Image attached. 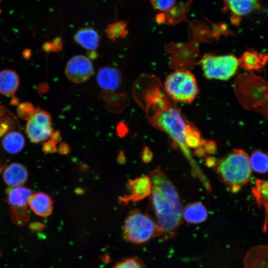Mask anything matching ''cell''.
I'll list each match as a JSON object with an SVG mask.
<instances>
[{
  "mask_svg": "<svg viewBox=\"0 0 268 268\" xmlns=\"http://www.w3.org/2000/svg\"><path fill=\"white\" fill-rule=\"evenodd\" d=\"M53 132L50 114L41 109H35L26 126V133L30 140L34 143L44 141L50 137Z\"/></svg>",
  "mask_w": 268,
  "mask_h": 268,
  "instance_id": "52a82bcc",
  "label": "cell"
},
{
  "mask_svg": "<svg viewBox=\"0 0 268 268\" xmlns=\"http://www.w3.org/2000/svg\"><path fill=\"white\" fill-rule=\"evenodd\" d=\"M19 85V78L17 73L11 69L0 71V93L12 95Z\"/></svg>",
  "mask_w": 268,
  "mask_h": 268,
  "instance_id": "ffe728a7",
  "label": "cell"
},
{
  "mask_svg": "<svg viewBox=\"0 0 268 268\" xmlns=\"http://www.w3.org/2000/svg\"><path fill=\"white\" fill-rule=\"evenodd\" d=\"M249 161L252 169L259 173L268 171V155L260 150L253 152Z\"/></svg>",
  "mask_w": 268,
  "mask_h": 268,
  "instance_id": "603a6c76",
  "label": "cell"
},
{
  "mask_svg": "<svg viewBox=\"0 0 268 268\" xmlns=\"http://www.w3.org/2000/svg\"><path fill=\"white\" fill-rule=\"evenodd\" d=\"M112 268H147L144 263L137 257H128L117 262Z\"/></svg>",
  "mask_w": 268,
  "mask_h": 268,
  "instance_id": "d4e9b609",
  "label": "cell"
},
{
  "mask_svg": "<svg viewBox=\"0 0 268 268\" xmlns=\"http://www.w3.org/2000/svg\"><path fill=\"white\" fill-rule=\"evenodd\" d=\"M28 173L26 168L18 163L8 166L3 173L5 183L10 188L22 186L27 180Z\"/></svg>",
  "mask_w": 268,
  "mask_h": 268,
  "instance_id": "9a60e30c",
  "label": "cell"
},
{
  "mask_svg": "<svg viewBox=\"0 0 268 268\" xmlns=\"http://www.w3.org/2000/svg\"><path fill=\"white\" fill-rule=\"evenodd\" d=\"M50 139L54 141L56 143L62 140V136L58 131L53 132L50 136Z\"/></svg>",
  "mask_w": 268,
  "mask_h": 268,
  "instance_id": "d6a6232c",
  "label": "cell"
},
{
  "mask_svg": "<svg viewBox=\"0 0 268 268\" xmlns=\"http://www.w3.org/2000/svg\"><path fill=\"white\" fill-rule=\"evenodd\" d=\"M28 204L36 215L41 217L50 216L53 210V201L51 198L42 192L32 194L29 200Z\"/></svg>",
  "mask_w": 268,
  "mask_h": 268,
  "instance_id": "e0dca14e",
  "label": "cell"
},
{
  "mask_svg": "<svg viewBox=\"0 0 268 268\" xmlns=\"http://www.w3.org/2000/svg\"><path fill=\"white\" fill-rule=\"evenodd\" d=\"M2 0H0V2H1ZM1 9L0 8V14L1 13Z\"/></svg>",
  "mask_w": 268,
  "mask_h": 268,
  "instance_id": "836d02e7",
  "label": "cell"
},
{
  "mask_svg": "<svg viewBox=\"0 0 268 268\" xmlns=\"http://www.w3.org/2000/svg\"><path fill=\"white\" fill-rule=\"evenodd\" d=\"M214 167L219 179L232 193L238 192L250 180L252 169L247 153L240 149L215 161Z\"/></svg>",
  "mask_w": 268,
  "mask_h": 268,
  "instance_id": "6da1fadb",
  "label": "cell"
},
{
  "mask_svg": "<svg viewBox=\"0 0 268 268\" xmlns=\"http://www.w3.org/2000/svg\"><path fill=\"white\" fill-rule=\"evenodd\" d=\"M122 81L121 71L114 67H105L101 68L97 75V82L104 90L113 91L118 89Z\"/></svg>",
  "mask_w": 268,
  "mask_h": 268,
  "instance_id": "4fadbf2b",
  "label": "cell"
},
{
  "mask_svg": "<svg viewBox=\"0 0 268 268\" xmlns=\"http://www.w3.org/2000/svg\"><path fill=\"white\" fill-rule=\"evenodd\" d=\"M117 161L121 165H123L126 162V158L123 151L120 150L118 154Z\"/></svg>",
  "mask_w": 268,
  "mask_h": 268,
  "instance_id": "1f68e13d",
  "label": "cell"
},
{
  "mask_svg": "<svg viewBox=\"0 0 268 268\" xmlns=\"http://www.w3.org/2000/svg\"><path fill=\"white\" fill-rule=\"evenodd\" d=\"M244 268H268V245L251 248L244 258Z\"/></svg>",
  "mask_w": 268,
  "mask_h": 268,
  "instance_id": "5bb4252c",
  "label": "cell"
},
{
  "mask_svg": "<svg viewBox=\"0 0 268 268\" xmlns=\"http://www.w3.org/2000/svg\"><path fill=\"white\" fill-rule=\"evenodd\" d=\"M235 90L239 101L247 109L260 112L268 104V83L252 74H243L237 78Z\"/></svg>",
  "mask_w": 268,
  "mask_h": 268,
  "instance_id": "7a4b0ae2",
  "label": "cell"
},
{
  "mask_svg": "<svg viewBox=\"0 0 268 268\" xmlns=\"http://www.w3.org/2000/svg\"><path fill=\"white\" fill-rule=\"evenodd\" d=\"M200 64L207 78L227 80L236 72L239 62L233 55L216 56L206 54L200 61Z\"/></svg>",
  "mask_w": 268,
  "mask_h": 268,
  "instance_id": "8992f818",
  "label": "cell"
},
{
  "mask_svg": "<svg viewBox=\"0 0 268 268\" xmlns=\"http://www.w3.org/2000/svg\"><path fill=\"white\" fill-rule=\"evenodd\" d=\"M56 143L51 139L46 141L43 145V150L46 153H53L56 151Z\"/></svg>",
  "mask_w": 268,
  "mask_h": 268,
  "instance_id": "83f0119b",
  "label": "cell"
},
{
  "mask_svg": "<svg viewBox=\"0 0 268 268\" xmlns=\"http://www.w3.org/2000/svg\"><path fill=\"white\" fill-rule=\"evenodd\" d=\"M224 11L230 15L231 22L237 25L242 17L252 12L260 11V0H223Z\"/></svg>",
  "mask_w": 268,
  "mask_h": 268,
  "instance_id": "30bf717a",
  "label": "cell"
},
{
  "mask_svg": "<svg viewBox=\"0 0 268 268\" xmlns=\"http://www.w3.org/2000/svg\"><path fill=\"white\" fill-rule=\"evenodd\" d=\"M106 33L108 37L113 41L120 37H126L128 33L127 24L124 21L111 24L107 28Z\"/></svg>",
  "mask_w": 268,
  "mask_h": 268,
  "instance_id": "cb8c5ba5",
  "label": "cell"
},
{
  "mask_svg": "<svg viewBox=\"0 0 268 268\" xmlns=\"http://www.w3.org/2000/svg\"><path fill=\"white\" fill-rule=\"evenodd\" d=\"M141 158L143 162L148 163L151 160L152 153L147 146H144L142 152Z\"/></svg>",
  "mask_w": 268,
  "mask_h": 268,
  "instance_id": "f1b7e54d",
  "label": "cell"
},
{
  "mask_svg": "<svg viewBox=\"0 0 268 268\" xmlns=\"http://www.w3.org/2000/svg\"><path fill=\"white\" fill-rule=\"evenodd\" d=\"M252 191L256 201L264 208L266 213L264 227V229L266 230L268 221V180H256Z\"/></svg>",
  "mask_w": 268,
  "mask_h": 268,
  "instance_id": "44dd1931",
  "label": "cell"
},
{
  "mask_svg": "<svg viewBox=\"0 0 268 268\" xmlns=\"http://www.w3.org/2000/svg\"><path fill=\"white\" fill-rule=\"evenodd\" d=\"M128 194L121 198L120 201L123 204L129 202L141 201L150 196L152 191V183L149 177L142 176L130 180L127 183Z\"/></svg>",
  "mask_w": 268,
  "mask_h": 268,
  "instance_id": "8fae6325",
  "label": "cell"
},
{
  "mask_svg": "<svg viewBox=\"0 0 268 268\" xmlns=\"http://www.w3.org/2000/svg\"><path fill=\"white\" fill-rule=\"evenodd\" d=\"M164 89L172 100L184 103H191L199 92L195 76L185 69L170 74L165 81Z\"/></svg>",
  "mask_w": 268,
  "mask_h": 268,
  "instance_id": "5b68a950",
  "label": "cell"
},
{
  "mask_svg": "<svg viewBox=\"0 0 268 268\" xmlns=\"http://www.w3.org/2000/svg\"><path fill=\"white\" fill-rule=\"evenodd\" d=\"M208 217L206 207L201 202L187 204L183 210V217L188 223L199 224L205 221Z\"/></svg>",
  "mask_w": 268,
  "mask_h": 268,
  "instance_id": "d6986e66",
  "label": "cell"
},
{
  "mask_svg": "<svg viewBox=\"0 0 268 268\" xmlns=\"http://www.w3.org/2000/svg\"><path fill=\"white\" fill-rule=\"evenodd\" d=\"M123 239L133 244H142L160 237L155 222L147 214L138 209L132 210L126 217L123 230Z\"/></svg>",
  "mask_w": 268,
  "mask_h": 268,
  "instance_id": "277c9868",
  "label": "cell"
},
{
  "mask_svg": "<svg viewBox=\"0 0 268 268\" xmlns=\"http://www.w3.org/2000/svg\"><path fill=\"white\" fill-rule=\"evenodd\" d=\"M2 144L7 152L14 154L18 153L23 149L25 145V139L20 132L12 131L4 135Z\"/></svg>",
  "mask_w": 268,
  "mask_h": 268,
  "instance_id": "7402d4cb",
  "label": "cell"
},
{
  "mask_svg": "<svg viewBox=\"0 0 268 268\" xmlns=\"http://www.w3.org/2000/svg\"><path fill=\"white\" fill-rule=\"evenodd\" d=\"M239 66L249 70L258 71L264 67L268 62V54L249 50L244 52L239 59Z\"/></svg>",
  "mask_w": 268,
  "mask_h": 268,
  "instance_id": "2e32d148",
  "label": "cell"
},
{
  "mask_svg": "<svg viewBox=\"0 0 268 268\" xmlns=\"http://www.w3.org/2000/svg\"><path fill=\"white\" fill-rule=\"evenodd\" d=\"M58 150L61 155H67L70 152L69 146L65 142H62L60 144Z\"/></svg>",
  "mask_w": 268,
  "mask_h": 268,
  "instance_id": "4dcf8cb0",
  "label": "cell"
},
{
  "mask_svg": "<svg viewBox=\"0 0 268 268\" xmlns=\"http://www.w3.org/2000/svg\"><path fill=\"white\" fill-rule=\"evenodd\" d=\"M76 43L89 52L95 51L98 47L100 37L96 30L86 27L78 30L74 36Z\"/></svg>",
  "mask_w": 268,
  "mask_h": 268,
  "instance_id": "ac0fdd59",
  "label": "cell"
},
{
  "mask_svg": "<svg viewBox=\"0 0 268 268\" xmlns=\"http://www.w3.org/2000/svg\"><path fill=\"white\" fill-rule=\"evenodd\" d=\"M151 202L156 223L162 239L167 240L174 237L182 221L183 213L178 211L171 203L152 186Z\"/></svg>",
  "mask_w": 268,
  "mask_h": 268,
  "instance_id": "3957f363",
  "label": "cell"
},
{
  "mask_svg": "<svg viewBox=\"0 0 268 268\" xmlns=\"http://www.w3.org/2000/svg\"><path fill=\"white\" fill-rule=\"evenodd\" d=\"M7 201L10 206V213L22 214L28 211L27 204L32 191L26 187L20 186L9 188L6 191Z\"/></svg>",
  "mask_w": 268,
  "mask_h": 268,
  "instance_id": "7c38bea8",
  "label": "cell"
},
{
  "mask_svg": "<svg viewBox=\"0 0 268 268\" xmlns=\"http://www.w3.org/2000/svg\"><path fill=\"white\" fill-rule=\"evenodd\" d=\"M35 111V109L31 103L24 102L19 105L17 113L20 118L28 120L33 115Z\"/></svg>",
  "mask_w": 268,
  "mask_h": 268,
  "instance_id": "484cf974",
  "label": "cell"
},
{
  "mask_svg": "<svg viewBox=\"0 0 268 268\" xmlns=\"http://www.w3.org/2000/svg\"></svg>",
  "mask_w": 268,
  "mask_h": 268,
  "instance_id": "e575fe53",
  "label": "cell"
},
{
  "mask_svg": "<svg viewBox=\"0 0 268 268\" xmlns=\"http://www.w3.org/2000/svg\"><path fill=\"white\" fill-rule=\"evenodd\" d=\"M176 0H150L152 5L160 11H167L173 6Z\"/></svg>",
  "mask_w": 268,
  "mask_h": 268,
  "instance_id": "4316f807",
  "label": "cell"
},
{
  "mask_svg": "<svg viewBox=\"0 0 268 268\" xmlns=\"http://www.w3.org/2000/svg\"><path fill=\"white\" fill-rule=\"evenodd\" d=\"M152 186L157 188L161 194L179 212L183 213V208L178 192L166 174L158 167L149 174Z\"/></svg>",
  "mask_w": 268,
  "mask_h": 268,
  "instance_id": "ba28073f",
  "label": "cell"
},
{
  "mask_svg": "<svg viewBox=\"0 0 268 268\" xmlns=\"http://www.w3.org/2000/svg\"><path fill=\"white\" fill-rule=\"evenodd\" d=\"M93 66L89 58L81 55L70 59L65 68L67 77L76 83L87 80L93 74Z\"/></svg>",
  "mask_w": 268,
  "mask_h": 268,
  "instance_id": "9c48e42d",
  "label": "cell"
},
{
  "mask_svg": "<svg viewBox=\"0 0 268 268\" xmlns=\"http://www.w3.org/2000/svg\"><path fill=\"white\" fill-rule=\"evenodd\" d=\"M128 129L127 126L123 122H120L117 127V132L119 136L123 137L127 134Z\"/></svg>",
  "mask_w": 268,
  "mask_h": 268,
  "instance_id": "f546056e",
  "label": "cell"
}]
</instances>
